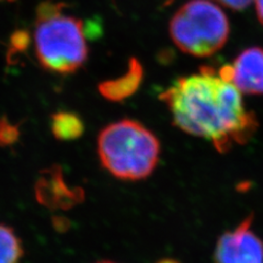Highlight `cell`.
<instances>
[{"mask_svg":"<svg viewBox=\"0 0 263 263\" xmlns=\"http://www.w3.org/2000/svg\"><path fill=\"white\" fill-rule=\"evenodd\" d=\"M97 153L101 166L123 181H142L157 168L159 139L142 123L124 119L106 125L98 135Z\"/></svg>","mask_w":263,"mask_h":263,"instance_id":"7a4b0ae2","label":"cell"},{"mask_svg":"<svg viewBox=\"0 0 263 263\" xmlns=\"http://www.w3.org/2000/svg\"><path fill=\"white\" fill-rule=\"evenodd\" d=\"M97 263H117V262H112V261H101V262H97Z\"/></svg>","mask_w":263,"mask_h":263,"instance_id":"9a60e30c","label":"cell"},{"mask_svg":"<svg viewBox=\"0 0 263 263\" xmlns=\"http://www.w3.org/2000/svg\"><path fill=\"white\" fill-rule=\"evenodd\" d=\"M63 4L43 3L37 8L34 48L40 64L57 73L78 70L88 59L82 21L66 14Z\"/></svg>","mask_w":263,"mask_h":263,"instance_id":"3957f363","label":"cell"},{"mask_svg":"<svg viewBox=\"0 0 263 263\" xmlns=\"http://www.w3.org/2000/svg\"><path fill=\"white\" fill-rule=\"evenodd\" d=\"M143 66L136 59H132L128 64L127 71L124 75L113 79L106 80L99 85V92L105 99L113 102H119L130 97L142 84Z\"/></svg>","mask_w":263,"mask_h":263,"instance_id":"ba28073f","label":"cell"},{"mask_svg":"<svg viewBox=\"0 0 263 263\" xmlns=\"http://www.w3.org/2000/svg\"><path fill=\"white\" fill-rule=\"evenodd\" d=\"M23 256L20 237L12 227L0 223V263H20Z\"/></svg>","mask_w":263,"mask_h":263,"instance_id":"30bf717a","label":"cell"},{"mask_svg":"<svg viewBox=\"0 0 263 263\" xmlns=\"http://www.w3.org/2000/svg\"><path fill=\"white\" fill-rule=\"evenodd\" d=\"M159 98L179 129L210 142L220 154L248 143L259 126L239 90L206 66L178 79Z\"/></svg>","mask_w":263,"mask_h":263,"instance_id":"6da1fadb","label":"cell"},{"mask_svg":"<svg viewBox=\"0 0 263 263\" xmlns=\"http://www.w3.org/2000/svg\"><path fill=\"white\" fill-rule=\"evenodd\" d=\"M35 199L49 210H69L84 201L85 192L80 187H70L60 166L41 171L34 185Z\"/></svg>","mask_w":263,"mask_h":263,"instance_id":"8992f818","label":"cell"},{"mask_svg":"<svg viewBox=\"0 0 263 263\" xmlns=\"http://www.w3.org/2000/svg\"><path fill=\"white\" fill-rule=\"evenodd\" d=\"M19 138L18 126L12 125L4 120H0V146L7 147L13 145Z\"/></svg>","mask_w":263,"mask_h":263,"instance_id":"8fae6325","label":"cell"},{"mask_svg":"<svg viewBox=\"0 0 263 263\" xmlns=\"http://www.w3.org/2000/svg\"><path fill=\"white\" fill-rule=\"evenodd\" d=\"M170 36L181 51L196 57L218 52L229 36L225 12L210 0H190L174 14Z\"/></svg>","mask_w":263,"mask_h":263,"instance_id":"277c9868","label":"cell"},{"mask_svg":"<svg viewBox=\"0 0 263 263\" xmlns=\"http://www.w3.org/2000/svg\"><path fill=\"white\" fill-rule=\"evenodd\" d=\"M216 2L226 8H229V9L240 11L246 9L251 4L252 0H216Z\"/></svg>","mask_w":263,"mask_h":263,"instance_id":"7c38bea8","label":"cell"},{"mask_svg":"<svg viewBox=\"0 0 263 263\" xmlns=\"http://www.w3.org/2000/svg\"><path fill=\"white\" fill-rule=\"evenodd\" d=\"M0 2H2V0H0Z\"/></svg>","mask_w":263,"mask_h":263,"instance_id":"2e32d148","label":"cell"},{"mask_svg":"<svg viewBox=\"0 0 263 263\" xmlns=\"http://www.w3.org/2000/svg\"><path fill=\"white\" fill-rule=\"evenodd\" d=\"M254 4H256L257 15L263 26V0H254Z\"/></svg>","mask_w":263,"mask_h":263,"instance_id":"4fadbf2b","label":"cell"},{"mask_svg":"<svg viewBox=\"0 0 263 263\" xmlns=\"http://www.w3.org/2000/svg\"><path fill=\"white\" fill-rule=\"evenodd\" d=\"M233 66V84L241 93L263 95V48L242 51Z\"/></svg>","mask_w":263,"mask_h":263,"instance_id":"52a82bcc","label":"cell"},{"mask_svg":"<svg viewBox=\"0 0 263 263\" xmlns=\"http://www.w3.org/2000/svg\"><path fill=\"white\" fill-rule=\"evenodd\" d=\"M51 128L54 137L62 142L76 141L85 132L84 122L77 114L64 111L52 115Z\"/></svg>","mask_w":263,"mask_h":263,"instance_id":"9c48e42d","label":"cell"},{"mask_svg":"<svg viewBox=\"0 0 263 263\" xmlns=\"http://www.w3.org/2000/svg\"><path fill=\"white\" fill-rule=\"evenodd\" d=\"M252 223L250 214L218 238L213 253L214 263H263V241L253 232Z\"/></svg>","mask_w":263,"mask_h":263,"instance_id":"5b68a950","label":"cell"},{"mask_svg":"<svg viewBox=\"0 0 263 263\" xmlns=\"http://www.w3.org/2000/svg\"><path fill=\"white\" fill-rule=\"evenodd\" d=\"M156 263H181V262L176 259H172V258H164V259L157 261Z\"/></svg>","mask_w":263,"mask_h":263,"instance_id":"5bb4252c","label":"cell"}]
</instances>
